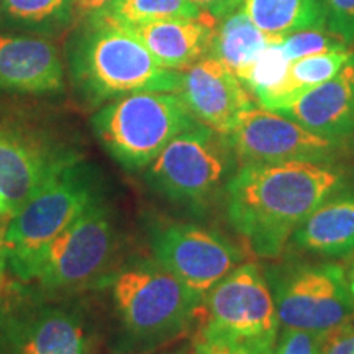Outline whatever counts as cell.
Wrapping results in <instances>:
<instances>
[{
	"mask_svg": "<svg viewBox=\"0 0 354 354\" xmlns=\"http://www.w3.org/2000/svg\"><path fill=\"white\" fill-rule=\"evenodd\" d=\"M177 94L198 123L225 136L232 131L238 115L254 105L236 74L210 55L180 71Z\"/></svg>",
	"mask_w": 354,
	"mask_h": 354,
	"instance_id": "obj_13",
	"label": "cell"
},
{
	"mask_svg": "<svg viewBox=\"0 0 354 354\" xmlns=\"http://www.w3.org/2000/svg\"><path fill=\"white\" fill-rule=\"evenodd\" d=\"M292 243L325 258L354 253V190H339L323 202L294 233Z\"/></svg>",
	"mask_w": 354,
	"mask_h": 354,
	"instance_id": "obj_18",
	"label": "cell"
},
{
	"mask_svg": "<svg viewBox=\"0 0 354 354\" xmlns=\"http://www.w3.org/2000/svg\"><path fill=\"white\" fill-rule=\"evenodd\" d=\"M117 0H74V12H76V21H88L100 19L110 10V7Z\"/></svg>",
	"mask_w": 354,
	"mask_h": 354,
	"instance_id": "obj_29",
	"label": "cell"
},
{
	"mask_svg": "<svg viewBox=\"0 0 354 354\" xmlns=\"http://www.w3.org/2000/svg\"><path fill=\"white\" fill-rule=\"evenodd\" d=\"M227 138L241 165L335 162L348 140L325 138L286 115L251 105L238 115Z\"/></svg>",
	"mask_w": 354,
	"mask_h": 354,
	"instance_id": "obj_11",
	"label": "cell"
},
{
	"mask_svg": "<svg viewBox=\"0 0 354 354\" xmlns=\"http://www.w3.org/2000/svg\"><path fill=\"white\" fill-rule=\"evenodd\" d=\"M320 335L302 330L281 328L276 343L261 354H317Z\"/></svg>",
	"mask_w": 354,
	"mask_h": 354,
	"instance_id": "obj_27",
	"label": "cell"
},
{
	"mask_svg": "<svg viewBox=\"0 0 354 354\" xmlns=\"http://www.w3.org/2000/svg\"><path fill=\"white\" fill-rule=\"evenodd\" d=\"M190 2L214 19H221L236 7H240L243 0H190Z\"/></svg>",
	"mask_w": 354,
	"mask_h": 354,
	"instance_id": "obj_30",
	"label": "cell"
},
{
	"mask_svg": "<svg viewBox=\"0 0 354 354\" xmlns=\"http://www.w3.org/2000/svg\"><path fill=\"white\" fill-rule=\"evenodd\" d=\"M105 279L120 326L118 354L154 353L197 325L205 294L158 263L130 266Z\"/></svg>",
	"mask_w": 354,
	"mask_h": 354,
	"instance_id": "obj_3",
	"label": "cell"
},
{
	"mask_svg": "<svg viewBox=\"0 0 354 354\" xmlns=\"http://www.w3.org/2000/svg\"><path fill=\"white\" fill-rule=\"evenodd\" d=\"M281 50L284 53L287 59L295 61L305 56L323 55V53H335V51H346L348 43L342 38L336 37L330 30H304L287 35L282 39Z\"/></svg>",
	"mask_w": 354,
	"mask_h": 354,
	"instance_id": "obj_25",
	"label": "cell"
},
{
	"mask_svg": "<svg viewBox=\"0 0 354 354\" xmlns=\"http://www.w3.org/2000/svg\"><path fill=\"white\" fill-rule=\"evenodd\" d=\"M276 112L325 138L354 136V53L333 77Z\"/></svg>",
	"mask_w": 354,
	"mask_h": 354,
	"instance_id": "obj_16",
	"label": "cell"
},
{
	"mask_svg": "<svg viewBox=\"0 0 354 354\" xmlns=\"http://www.w3.org/2000/svg\"><path fill=\"white\" fill-rule=\"evenodd\" d=\"M348 282H349V289H351V295L354 300V263L351 266V271H349V274H348Z\"/></svg>",
	"mask_w": 354,
	"mask_h": 354,
	"instance_id": "obj_34",
	"label": "cell"
},
{
	"mask_svg": "<svg viewBox=\"0 0 354 354\" xmlns=\"http://www.w3.org/2000/svg\"><path fill=\"white\" fill-rule=\"evenodd\" d=\"M317 354H354V320L320 335Z\"/></svg>",
	"mask_w": 354,
	"mask_h": 354,
	"instance_id": "obj_28",
	"label": "cell"
},
{
	"mask_svg": "<svg viewBox=\"0 0 354 354\" xmlns=\"http://www.w3.org/2000/svg\"><path fill=\"white\" fill-rule=\"evenodd\" d=\"M281 323L271 287L254 263L240 264L205 294L190 354H261Z\"/></svg>",
	"mask_w": 354,
	"mask_h": 354,
	"instance_id": "obj_4",
	"label": "cell"
},
{
	"mask_svg": "<svg viewBox=\"0 0 354 354\" xmlns=\"http://www.w3.org/2000/svg\"><path fill=\"white\" fill-rule=\"evenodd\" d=\"M100 198H104V184L99 172L79 159L69 162L8 218L0 233L6 259L41 248Z\"/></svg>",
	"mask_w": 354,
	"mask_h": 354,
	"instance_id": "obj_10",
	"label": "cell"
},
{
	"mask_svg": "<svg viewBox=\"0 0 354 354\" xmlns=\"http://www.w3.org/2000/svg\"><path fill=\"white\" fill-rule=\"evenodd\" d=\"M346 179L335 162L241 165L225 185L228 221L253 254L274 259Z\"/></svg>",
	"mask_w": 354,
	"mask_h": 354,
	"instance_id": "obj_1",
	"label": "cell"
},
{
	"mask_svg": "<svg viewBox=\"0 0 354 354\" xmlns=\"http://www.w3.org/2000/svg\"><path fill=\"white\" fill-rule=\"evenodd\" d=\"M212 19L209 13H203L197 19H165L125 26L140 38L159 64L184 71L209 55L215 32Z\"/></svg>",
	"mask_w": 354,
	"mask_h": 354,
	"instance_id": "obj_17",
	"label": "cell"
},
{
	"mask_svg": "<svg viewBox=\"0 0 354 354\" xmlns=\"http://www.w3.org/2000/svg\"><path fill=\"white\" fill-rule=\"evenodd\" d=\"M74 21V0H0V24L17 32L51 37Z\"/></svg>",
	"mask_w": 354,
	"mask_h": 354,
	"instance_id": "obj_22",
	"label": "cell"
},
{
	"mask_svg": "<svg viewBox=\"0 0 354 354\" xmlns=\"http://www.w3.org/2000/svg\"><path fill=\"white\" fill-rule=\"evenodd\" d=\"M209 55L232 69L236 77L246 71L266 48L279 44L282 37L264 33L246 17L241 6L218 19Z\"/></svg>",
	"mask_w": 354,
	"mask_h": 354,
	"instance_id": "obj_19",
	"label": "cell"
},
{
	"mask_svg": "<svg viewBox=\"0 0 354 354\" xmlns=\"http://www.w3.org/2000/svg\"><path fill=\"white\" fill-rule=\"evenodd\" d=\"M203 13L190 0H117L104 19L136 25L165 19H197Z\"/></svg>",
	"mask_w": 354,
	"mask_h": 354,
	"instance_id": "obj_23",
	"label": "cell"
},
{
	"mask_svg": "<svg viewBox=\"0 0 354 354\" xmlns=\"http://www.w3.org/2000/svg\"><path fill=\"white\" fill-rule=\"evenodd\" d=\"M76 95L100 107L135 92H179L180 71L167 69L125 25L104 19L84 21L69 50Z\"/></svg>",
	"mask_w": 354,
	"mask_h": 354,
	"instance_id": "obj_2",
	"label": "cell"
},
{
	"mask_svg": "<svg viewBox=\"0 0 354 354\" xmlns=\"http://www.w3.org/2000/svg\"><path fill=\"white\" fill-rule=\"evenodd\" d=\"M326 26L343 41H354V0H322Z\"/></svg>",
	"mask_w": 354,
	"mask_h": 354,
	"instance_id": "obj_26",
	"label": "cell"
},
{
	"mask_svg": "<svg viewBox=\"0 0 354 354\" xmlns=\"http://www.w3.org/2000/svg\"><path fill=\"white\" fill-rule=\"evenodd\" d=\"M76 159L74 153L51 148L30 135L0 130V194L6 198L10 216Z\"/></svg>",
	"mask_w": 354,
	"mask_h": 354,
	"instance_id": "obj_14",
	"label": "cell"
},
{
	"mask_svg": "<svg viewBox=\"0 0 354 354\" xmlns=\"http://www.w3.org/2000/svg\"><path fill=\"white\" fill-rule=\"evenodd\" d=\"M117 245L113 212L100 198L41 248L6 259V268L15 281L64 294L102 281L117 254Z\"/></svg>",
	"mask_w": 354,
	"mask_h": 354,
	"instance_id": "obj_6",
	"label": "cell"
},
{
	"mask_svg": "<svg viewBox=\"0 0 354 354\" xmlns=\"http://www.w3.org/2000/svg\"><path fill=\"white\" fill-rule=\"evenodd\" d=\"M148 243L154 263L202 294H207L245 259L240 248L223 234L184 221H154L149 227Z\"/></svg>",
	"mask_w": 354,
	"mask_h": 354,
	"instance_id": "obj_12",
	"label": "cell"
},
{
	"mask_svg": "<svg viewBox=\"0 0 354 354\" xmlns=\"http://www.w3.org/2000/svg\"><path fill=\"white\" fill-rule=\"evenodd\" d=\"M6 272H7V268H6V253H3L2 245H0V286H2L3 279H6Z\"/></svg>",
	"mask_w": 354,
	"mask_h": 354,
	"instance_id": "obj_31",
	"label": "cell"
},
{
	"mask_svg": "<svg viewBox=\"0 0 354 354\" xmlns=\"http://www.w3.org/2000/svg\"><path fill=\"white\" fill-rule=\"evenodd\" d=\"M198 125L177 92H135L104 104L94 117L97 140L127 171L146 169L180 133Z\"/></svg>",
	"mask_w": 354,
	"mask_h": 354,
	"instance_id": "obj_7",
	"label": "cell"
},
{
	"mask_svg": "<svg viewBox=\"0 0 354 354\" xmlns=\"http://www.w3.org/2000/svg\"><path fill=\"white\" fill-rule=\"evenodd\" d=\"M0 218H10V210H8L6 198L0 194Z\"/></svg>",
	"mask_w": 354,
	"mask_h": 354,
	"instance_id": "obj_32",
	"label": "cell"
},
{
	"mask_svg": "<svg viewBox=\"0 0 354 354\" xmlns=\"http://www.w3.org/2000/svg\"><path fill=\"white\" fill-rule=\"evenodd\" d=\"M64 87V66L57 48L30 35L0 33V91L55 94Z\"/></svg>",
	"mask_w": 354,
	"mask_h": 354,
	"instance_id": "obj_15",
	"label": "cell"
},
{
	"mask_svg": "<svg viewBox=\"0 0 354 354\" xmlns=\"http://www.w3.org/2000/svg\"><path fill=\"white\" fill-rule=\"evenodd\" d=\"M241 8L259 30L274 37L326 28L322 0H243Z\"/></svg>",
	"mask_w": 354,
	"mask_h": 354,
	"instance_id": "obj_20",
	"label": "cell"
},
{
	"mask_svg": "<svg viewBox=\"0 0 354 354\" xmlns=\"http://www.w3.org/2000/svg\"><path fill=\"white\" fill-rule=\"evenodd\" d=\"M0 300V354H97L99 330L84 300L12 282Z\"/></svg>",
	"mask_w": 354,
	"mask_h": 354,
	"instance_id": "obj_5",
	"label": "cell"
},
{
	"mask_svg": "<svg viewBox=\"0 0 354 354\" xmlns=\"http://www.w3.org/2000/svg\"><path fill=\"white\" fill-rule=\"evenodd\" d=\"M351 56L353 51L346 50L305 56L292 61L282 81L271 91L266 92L263 97H259L258 104L261 107L276 112L297 97L304 95L310 88L320 86L322 82L333 77Z\"/></svg>",
	"mask_w": 354,
	"mask_h": 354,
	"instance_id": "obj_21",
	"label": "cell"
},
{
	"mask_svg": "<svg viewBox=\"0 0 354 354\" xmlns=\"http://www.w3.org/2000/svg\"><path fill=\"white\" fill-rule=\"evenodd\" d=\"M279 44L266 48L253 63L248 66L246 71H243L238 76L243 86L250 91V94L256 100L263 97L266 92L271 91L272 87H276L286 76V71L289 68L290 61L287 59Z\"/></svg>",
	"mask_w": 354,
	"mask_h": 354,
	"instance_id": "obj_24",
	"label": "cell"
},
{
	"mask_svg": "<svg viewBox=\"0 0 354 354\" xmlns=\"http://www.w3.org/2000/svg\"><path fill=\"white\" fill-rule=\"evenodd\" d=\"M236 154L225 135L198 125L176 136L146 167V183L167 201L205 205L238 169Z\"/></svg>",
	"mask_w": 354,
	"mask_h": 354,
	"instance_id": "obj_8",
	"label": "cell"
},
{
	"mask_svg": "<svg viewBox=\"0 0 354 354\" xmlns=\"http://www.w3.org/2000/svg\"><path fill=\"white\" fill-rule=\"evenodd\" d=\"M148 354H190L189 348H177L172 351H161V353H148Z\"/></svg>",
	"mask_w": 354,
	"mask_h": 354,
	"instance_id": "obj_33",
	"label": "cell"
},
{
	"mask_svg": "<svg viewBox=\"0 0 354 354\" xmlns=\"http://www.w3.org/2000/svg\"><path fill=\"white\" fill-rule=\"evenodd\" d=\"M264 274L281 328L323 335L354 320V300L342 266L281 264Z\"/></svg>",
	"mask_w": 354,
	"mask_h": 354,
	"instance_id": "obj_9",
	"label": "cell"
}]
</instances>
